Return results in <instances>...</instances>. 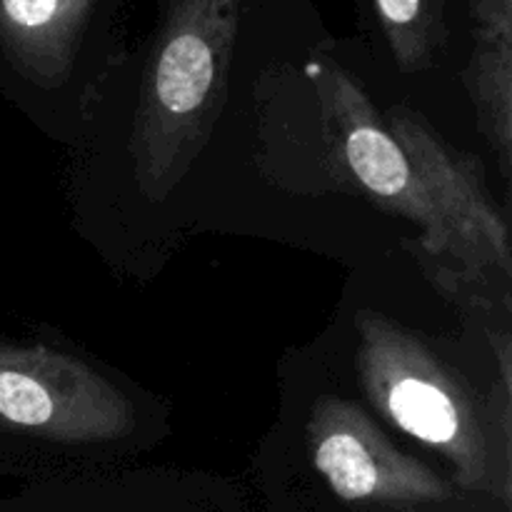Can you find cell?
Instances as JSON below:
<instances>
[{"label": "cell", "mask_w": 512, "mask_h": 512, "mask_svg": "<svg viewBox=\"0 0 512 512\" xmlns=\"http://www.w3.org/2000/svg\"><path fill=\"white\" fill-rule=\"evenodd\" d=\"M393 58L405 73L433 63L440 43V10L433 0H375Z\"/></svg>", "instance_id": "9"}, {"label": "cell", "mask_w": 512, "mask_h": 512, "mask_svg": "<svg viewBox=\"0 0 512 512\" xmlns=\"http://www.w3.org/2000/svg\"><path fill=\"white\" fill-rule=\"evenodd\" d=\"M0 420L60 443H105L128 433L133 410L83 360L33 348L0 353Z\"/></svg>", "instance_id": "4"}, {"label": "cell", "mask_w": 512, "mask_h": 512, "mask_svg": "<svg viewBox=\"0 0 512 512\" xmlns=\"http://www.w3.org/2000/svg\"><path fill=\"white\" fill-rule=\"evenodd\" d=\"M315 88L335 150L358 188L390 213L423 228V250L430 258L445 255V233L438 213L415 175L408 155L390 135L385 118L368 95L338 65L315 70Z\"/></svg>", "instance_id": "5"}, {"label": "cell", "mask_w": 512, "mask_h": 512, "mask_svg": "<svg viewBox=\"0 0 512 512\" xmlns=\"http://www.w3.org/2000/svg\"><path fill=\"white\" fill-rule=\"evenodd\" d=\"M315 470L345 503H438L448 483L420 460L400 453L355 403L320 398L308 423Z\"/></svg>", "instance_id": "6"}, {"label": "cell", "mask_w": 512, "mask_h": 512, "mask_svg": "<svg viewBox=\"0 0 512 512\" xmlns=\"http://www.w3.org/2000/svg\"><path fill=\"white\" fill-rule=\"evenodd\" d=\"M83 20L68 0H0V28L43 80L63 78Z\"/></svg>", "instance_id": "8"}, {"label": "cell", "mask_w": 512, "mask_h": 512, "mask_svg": "<svg viewBox=\"0 0 512 512\" xmlns=\"http://www.w3.org/2000/svg\"><path fill=\"white\" fill-rule=\"evenodd\" d=\"M475 48L463 73L485 140L505 175L512 160V0H470Z\"/></svg>", "instance_id": "7"}, {"label": "cell", "mask_w": 512, "mask_h": 512, "mask_svg": "<svg viewBox=\"0 0 512 512\" xmlns=\"http://www.w3.org/2000/svg\"><path fill=\"white\" fill-rule=\"evenodd\" d=\"M390 135L408 155L423 183L445 233L450 268H438L448 283H465L458 290L478 308H493L495 290H505L512 278L510 230L503 213L488 198L483 168L475 158L450 148L415 110L398 105L385 118Z\"/></svg>", "instance_id": "3"}, {"label": "cell", "mask_w": 512, "mask_h": 512, "mask_svg": "<svg viewBox=\"0 0 512 512\" xmlns=\"http://www.w3.org/2000/svg\"><path fill=\"white\" fill-rule=\"evenodd\" d=\"M68 3L73 5V8L78 10V13L85 18V15H88V10H90V5H93V0H68Z\"/></svg>", "instance_id": "10"}, {"label": "cell", "mask_w": 512, "mask_h": 512, "mask_svg": "<svg viewBox=\"0 0 512 512\" xmlns=\"http://www.w3.org/2000/svg\"><path fill=\"white\" fill-rule=\"evenodd\" d=\"M240 5L170 0L133 128L135 178L150 198L175 188L208 140L223 103Z\"/></svg>", "instance_id": "1"}, {"label": "cell", "mask_w": 512, "mask_h": 512, "mask_svg": "<svg viewBox=\"0 0 512 512\" xmlns=\"http://www.w3.org/2000/svg\"><path fill=\"white\" fill-rule=\"evenodd\" d=\"M358 373L370 403L410 438L443 455L458 485L498 490L510 500L495 465L483 408L463 378L418 335L375 310H360Z\"/></svg>", "instance_id": "2"}]
</instances>
